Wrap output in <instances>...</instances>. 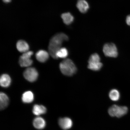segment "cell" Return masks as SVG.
I'll return each instance as SVG.
<instances>
[{
	"label": "cell",
	"instance_id": "cell-1",
	"mask_svg": "<svg viewBox=\"0 0 130 130\" xmlns=\"http://www.w3.org/2000/svg\"><path fill=\"white\" fill-rule=\"evenodd\" d=\"M68 36L63 32H59L52 37L48 46V53L52 57L57 59L56 54L58 50L61 48L63 42L69 40Z\"/></svg>",
	"mask_w": 130,
	"mask_h": 130
},
{
	"label": "cell",
	"instance_id": "cell-2",
	"mask_svg": "<svg viewBox=\"0 0 130 130\" xmlns=\"http://www.w3.org/2000/svg\"><path fill=\"white\" fill-rule=\"evenodd\" d=\"M59 68L62 74L67 76H71L77 72V68L72 60L66 58L60 63Z\"/></svg>",
	"mask_w": 130,
	"mask_h": 130
},
{
	"label": "cell",
	"instance_id": "cell-3",
	"mask_svg": "<svg viewBox=\"0 0 130 130\" xmlns=\"http://www.w3.org/2000/svg\"><path fill=\"white\" fill-rule=\"evenodd\" d=\"M100 58L98 54H93L89 58L88 68L93 71H98L101 69L103 65L100 61Z\"/></svg>",
	"mask_w": 130,
	"mask_h": 130
},
{
	"label": "cell",
	"instance_id": "cell-4",
	"mask_svg": "<svg viewBox=\"0 0 130 130\" xmlns=\"http://www.w3.org/2000/svg\"><path fill=\"white\" fill-rule=\"evenodd\" d=\"M128 111V108L126 106L113 105L109 109L108 112L110 116L119 118L125 115Z\"/></svg>",
	"mask_w": 130,
	"mask_h": 130
},
{
	"label": "cell",
	"instance_id": "cell-5",
	"mask_svg": "<svg viewBox=\"0 0 130 130\" xmlns=\"http://www.w3.org/2000/svg\"><path fill=\"white\" fill-rule=\"evenodd\" d=\"M103 52L105 56L110 57L116 58L118 56L117 48L114 44H106L103 46Z\"/></svg>",
	"mask_w": 130,
	"mask_h": 130
},
{
	"label": "cell",
	"instance_id": "cell-6",
	"mask_svg": "<svg viewBox=\"0 0 130 130\" xmlns=\"http://www.w3.org/2000/svg\"><path fill=\"white\" fill-rule=\"evenodd\" d=\"M33 54V52L29 51L23 54L19 59V64L21 67H28L31 66L33 61L31 57Z\"/></svg>",
	"mask_w": 130,
	"mask_h": 130
},
{
	"label": "cell",
	"instance_id": "cell-7",
	"mask_svg": "<svg viewBox=\"0 0 130 130\" xmlns=\"http://www.w3.org/2000/svg\"><path fill=\"white\" fill-rule=\"evenodd\" d=\"M38 73L35 68L28 67L23 73V76L29 82H34L37 80L38 77Z\"/></svg>",
	"mask_w": 130,
	"mask_h": 130
},
{
	"label": "cell",
	"instance_id": "cell-8",
	"mask_svg": "<svg viewBox=\"0 0 130 130\" xmlns=\"http://www.w3.org/2000/svg\"><path fill=\"white\" fill-rule=\"evenodd\" d=\"M49 53L45 50H39L36 54L35 56L37 60L41 63H44L48 59Z\"/></svg>",
	"mask_w": 130,
	"mask_h": 130
},
{
	"label": "cell",
	"instance_id": "cell-9",
	"mask_svg": "<svg viewBox=\"0 0 130 130\" xmlns=\"http://www.w3.org/2000/svg\"><path fill=\"white\" fill-rule=\"evenodd\" d=\"M58 124L63 129L67 130L70 129L72 126V120L68 118H60L58 120Z\"/></svg>",
	"mask_w": 130,
	"mask_h": 130
},
{
	"label": "cell",
	"instance_id": "cell-10",
	"mask_svg": "<svg viewBox=\"0 0 130 130\" xmlns=\"http://www.w3.org/2000/svg\"><path fill=\"white\" fill-rule=\"evenodd\" d=\"M16 48L18 51L21 53H25L29 51V45L27 42L24 40H20L17 42Z\"/></svg>",
	"mask_w": 130,
	"mask_h": 130
},
{
	"label": "cell",
	"instance_id": "cell-11",
	"mask_svg": "<svg viewBox=\"0 0 130 130\" xmlns=\"http://www.w3.org/2000/svg\"><path fill=\"white\" fill-rule=\"evenodd\" d=\"M9 100L6 94L2 92L0 93V108L3 110L6 108L9 105Z\"/></svg>",
	"mask_w": 130,
	"mask_h": 130
},
{
	"label": "cell",
	"instance_id": "cell-12",
	"mask_svg": "<svg viewBox=\"0 0 130 130\" xmlns=\"http://www.w3.org/2000/svg\"><path fill=\"white\" fill-rule=\"evenodd\" d=\"M33 126L35 128L38 129H44L46 126V122L43 118L41 117H37L34 119Z\"/></svg>",
	"mask_w": 130,
	"mask_h": 130
},
{
	"label": "cell",
	"instance_id": "cell-13",
	"mask_svg": "<svg viewBox=\"0 0 130 130\" xmlns=\"http://www.w3.org/2000/svg\"><path fill=\"white\" fill-rule=\"evenodd\" d=\"M77 7L80 12L83 13L87 12L89 8L88 3L85 0H78L77 3Z\"/></svg>",
	"mask_w": 130,
	"mask_h": 130
},
{
	"label": "cell",
	"instance_id": "cell-14",
	"mask_svg": "<svg viewBox=\"0 0 130 130\" xmlns=\"http://www.w3.org/2000/svg\"><path fill=\"white\" fill-rule=\"evenodd\" d=\"M11 82V78L7 74L2 75L0 78V84L2 87L7 88L10 86Z\"/></svg>",
	"mask_w": 130,
	"mask_h": 130
},
{
	"label": "cell",
	"instance_id": "cell-15",
	"mask_svg": "<svg viewBox=\"0 0 130 130\" xmlns=\"http://www.w3.org/2000/svg\"><path fill=\"white\" fill-rule=\"evenodd\" d=\"M46 107L43 105L37 104L34 106L32 110L34 114L37 116L44 114L46 113Z\"/></svg>",
	"mask_w": 130,
	"mask_h": 130
},
{
	"label": "cell",
	"instance_id": "cell-16",
	"mask_svg": "<svg viewBox=\"0 0 130 130\" xmlns=\"http://www.w3.org/2000/svg\"><path fill=\"white\" fill-rule=\"evenodd\" d=\"M22 99V102L24 103H31L34 99V94L31 91H27L23 94Z\"/></svg>",
	"mask_w": 130,
	"mask_h": 130
},
{
	"label": "cell",
	"instance_id": "cell-17",
	"mask_svg": "<svg viewBox=\"0 0 130 130\" xmlns=\"http://www.w3.org/2000/svg\"><path fill=\"white\" fill-rule=\"evenodd\" d=\"M61 18L63 22L66 25L71 24L74 20V17L69 12L64 13L61 15Z\"/></svg>",
	"mask_w": 130,
	"mask_h": 130
},
{
	"label": "cell",
	"instance_id": "cell-18",
	"mask_svg": "<svg viewBox=\"0 0 130 130\" xmlns=\"http://www.w3.org/2000/svg\"><path fill=\"white\" fill-rule=\"evenodd\" d=\"M109 97L110 100L114 101H118L120 98V93L116 89H113L110 91Z\"/></svg>",
	"mask_w": 130,
	"mask_h": 130
},
{
	"label": "cell",
	"instance_id": "cell-19",
	"mask_svg": "<svg viewBox=\"0 0 130 130\" xmlns=\"http://www.w3.org/2000/svg\"><path fill=\"white\" fill-rule=\"evenodd\" d=\"M68 54L69 53L67 49L64 47H61L56 53V56L57 58H66L67 57Z\"/></svg>",
	"mask_w": 130,
	"mask_h": 130
},
{
	"label": "cell",
	"instance_id": "cell-20",
	"mask_svg": "<svg viewBox=\"0 0 130 130\" xmlns=\"http://www.w3.org/2000/svg\"><path fill=\"white\" fill-rule=\"evenodd\" d=\"M126 22L127 25L130 26V15H128L126 19Z\"/></svg>",
	"mask_w": 130,
	"mask_h": 130
},
{
	"label": "cell",
	"instance_id": "cell-21",
	"mask_svg": "<svg viewBox=\"0 0 130 130\" xmlns=\"http://www.w3.org/2000/svg\"><path fill=\"white\" fill-rule=\"evenodd\" d=\"M3 2L5 3H10L12 0H2Z\"/></svg>",
	"mask_w": 130,
	"mask_h": 130
}]
</instances>
